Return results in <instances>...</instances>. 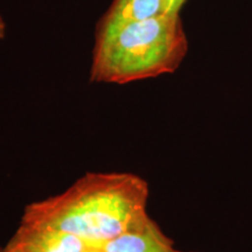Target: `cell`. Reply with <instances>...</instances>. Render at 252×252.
Returning <instances> with one entry per match:
<instances>
[{"instance_id": "obj_7", "label": "cell", "mask_w": 252, "mask_h": 252, "mask_svg": "<svg viewBox=\"0 0 252 252\" xmlns=\"http://www.w3.org/2000/svg\"><path fill=\"white\" fill-rule=\"evenodd\" d=\"M6 35V23L4 18L0 15V40H2Z\"/></svg>"}, {"instance_id": "obj_1", "label": "cell", "mask_w": 252, "mask_h": 252, "mask_svg": "<svg viewBox=\"0 0 252 252\" xmlns=\"http://www.w3.org/2000/svg\"><path fill=\"white\" fill-rule=\"evenodd\" d=\"M149 185L131 173H88L62 194L32 203L21 223L75 235L93 247L122 234L146 213Z\"/></svg>"}, {"instance_id": "obj_10", "label": "cell", "mask_w": 252, "mask_h": 252, "mask_svg": "<svg viewBox=\"0 0 252 252\" xmlns=\"http://www.w3.org/2000/svg\"><path fill=\"white\" fill-rule=\"evenodd\" d=\"M178 252H181V251H178Z\"/></svg>"}, {"instance_id": "obj_6", "label": "cell", "mask_w": 252, "mask_h": 252, "mask_svg": "<svg viewBox=\"0 0 252 252\" xmlns=\"http://www.w3.org/2000/svg\"><path fill=\"white\" fill-rule=\"evenodd\" d=\"M186 0H167V6H168L169 13H179L182 5L185 4Z\"/></svg>"}, {"instance_id": "obj_4", "label": "cell", "mask_w": 252, "mask_h": 252, "mask_svg": "<svg viewBox=\"0 0 252 252\" xmlns=\"http://www.w3.org/2000/svg\"><path fill=\"white\" fill-rule=\"evenodd\" d=\"M99 248L104 252H178L173 242L147 212L138 216L122 234Z\"/></svg>"}, {"instance_id": "obj_3", "label": "cell", "mask_w": 252, "mask_h": 252, "mask_svg": "<svg viewBox=\"0 0 252 252\" xmlns=\"http://www.w3.org/2000/svg\"><path fill=\"white\" fill-rule=\"evenodd\" d=\"M93 245L58 229L21 223L2 252H84Z\"/></svg>"}, {"instance_id": "obj_2", "label": "cell", "mask_w": 252, "mask_h": 252, "mask_svg": "<svg viewBox=\"0 0 252 252\" xmlns=\"http://www.w3.org/2000/svg\"><path fill=\"white\" fill-rule=\"evenodd\" d=\"M188 50L179 13L140 21L102 24L97 32L90 78L125 84L174 72Z\"/></svg>"}, {"instance_id": "obj_9", "label": "cell", "mask_w": 252, "mask_h": 252, "mask_svg": "<svg viewBox=\"0 0 252 252\" xmlns=\"http://www.w3.org/2000/svg\"><path fill=\"white\" fill-rule=\"evenodd\" d=\"M0 252H2V249L1 248H0Z\"/></svg>"}, {"instance_id": "obj_8", "label": "cell", "mask_w": 252, "mask_h": 252, "mask_svg": "<svg viewBox=\"0 0 252 252\" xmlns=\"http://www.w3.org/2000/svg\"><path fill=\"white\" fill-rule=\"evenodd\" d=\"M84 252H104V251L99 247H90L89 249H87Z\"/></svg>"}, {"instance_id": "obj_5", "label": "cell", "mask_w": 252, "mask_h": 252, "mask_svg": "<svg viewBox=\"0 0 252 252\" xmlns=\"http://www.w3.org/2000/svg\"><path fill=\"white\" fill-rule=\"evenodd\" d=\"M166 13H169L167 0H115L102 24L147 20Z\"/></svg>"}]
</instances>
